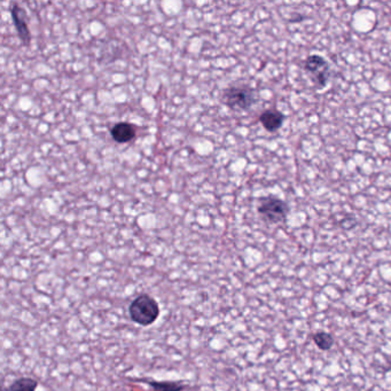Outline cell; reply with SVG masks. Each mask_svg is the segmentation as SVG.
<instances>
[{"label": "cell", "instance_id": "1", "mask_svg": "<svg viewBox=\"0 0 391 391\" xmlns=\"http://www.w3.org/2000/svg\"><path fill=\"white\" fill-rule=\"evenodd\" d=\"M130 318L140 326H150L159 315V303L148 294H140L129 306Z\"/></svg>", "mask_w": 391, "mask_h": 391}, {"label": "cell", "instance_id": "2", "mask_svg": "<svg viewBox=\"0 0 391 391\" xmlns=\"http://www.w3.org/2000/svg\"><path fill=\"white\" fill-rule=\"evenodd\" d=\"M222 101L229 110H248L257 103V93L247 84H236L224 90Z\"/></svg>", "mask_w": 391, "mask_h": 391}, {"label": "cell", "instance_id": "3", "mask_svg": "<svg viewBox=\"0 0 391 391\" xmlns=\"http://www.w3.org/2000/svg\"><path fill=\"white\" fill-rule=\"evenodd\" d=\"M288 206L284 200L273 196H264L262 199H259L257 206L259 215L270 224H280L285 222L286 217L288 215Z\"/></svg>", "mask_w": 391, "mask_h": 391}, {"label": "cell", "instance_id": "4", "mask_svg": "<svg viewBox=\"0 0 391 391\" xmlns=\"http://www.w3.org/2000/svg\"><path fill=\"white\" fill-rule=\"evenodd\" d=\"M303 68L318 89H322L327 85L329 76H331L329 66V62L322 55L312 54L310 57L306 58L303 63Z\"/></svg>", "mask_w": 391, "mask_h": 391}, {"label": "cell", "instance_id": "5", "mask_svg": "<svg viewBox=\"0 0 391 391\" xmlns=\"http://www.w3.org/2000/svg\"><path fill=\"white\" fill-rule=\"evenodd\" d=\"M10 15H12V20H13L17 36L26 46H29L31 43V33L28 26L27 13L24 7L20 6L19 3H13L10 7Z\"/></svg>", "mask_w": 391, "mask_h": 391}, {"label": "cell", "instance_id": "6", "mask_svg": "<svg viewBox=\"0 0 391 391\" xmlns=\"http://www.w3.org/2000/svg\"><path fill=\"white\" fill-rule=\"evenodd\" d=\"M110 134L117 144H128L134 139L137 128L129 122H119L110 129Z\"/></svg>", "mask_w": 391, "mask_h": 391}, {"label": "cell", "instance_id": "7", "mask_svg": "<svg viewBox=\"0 0 391 391\" xmlns=\"http://www.w3.org/2000/svg\"><path fill=\"white\" fill-rule=\"evenodd\" d=\"M285 115L279 110L272 108L266 110L259 115V122L262 123L263 128L268 132H277L285 122Z\"/></svg>", "mask_w": 391, "mask_h": 391}, {"label": "cell", "instance_id": "8", "mask_svg": "<svg viewBox=\"0 0 391 391\" xmlns=\"http://www.w3.org/2000/svg\"><path fill=\"white\" fill-rule=\"evenodd\" d=\"M140 382H145L147 385H150L155 391H182L185 389V385H182V382H159L153 381V380H145V379H140L138 380Z\"/></svg>", "mask_w": 391, "mask_h": 391}, {"label": "cell", "instance_id": "9", "mask_svg": "<svg viewBox=\"0 0 391 391\" xmlns=\"http://www.w3.org/2000/svg\"><path fill=\"white\" fill-rule=\"evenodd\" d=\"M38 381L29 376L19 378L8 387V391H36Z\"/></svg>", "mask_w": 391, "mask_h": 391}, {"label": "cell", "instance_id": "10", "mask_svg": "<svg viewBox=\"0 0 391 391\" xmlns=\"http://www.w3.org/2000/svg\"><path fill=\"white\" fill-rule=\"evenodd\" d=\"M313 341L322 350H329L333 347L334 340L327 333H318L313 336Z\"/></svg>", "mask_w": 391, "mask_h": 391}, {"label": "cell", "instance_id": "11", "mask_svg": "<svg viewBox=\"0 0 391 391\" xmlns=\"http://www.w3.org/2000/svg\"><path fill=\"white\" fill-rule=\"evenodd\" d=\"M3 391H8V388H5V387H3Z\"/></svg>", "mask_w": 391, "mask_h": 391}]
</instances>
